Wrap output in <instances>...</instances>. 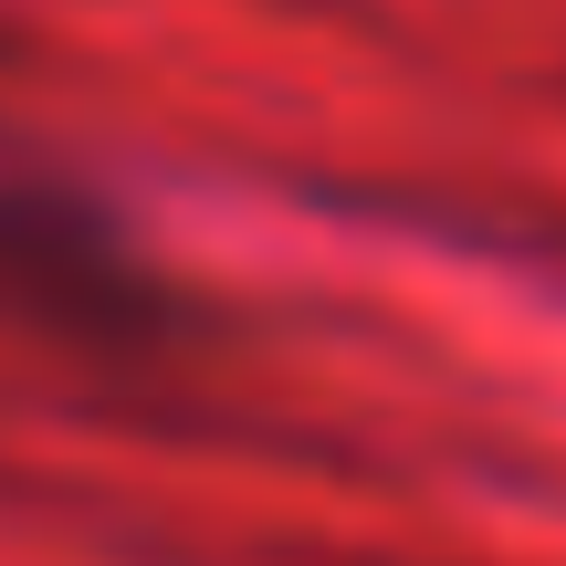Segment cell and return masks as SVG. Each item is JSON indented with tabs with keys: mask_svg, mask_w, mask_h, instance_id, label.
<instances>
[{
	"mask_svg": "<svg viewBox=\"0 0 566 566\" xmlns=\"http://www.w3.org/2000/svg\"><path fill=\"white\" fill-rule=\"evenodd\" d=\"M0 315L42 325L63 346H168V283L126 252V231L95 200L42 179H0Z\"/></svg>",
	"mask_w": 566,
	"mask_h": 566,
	"instance_id": "6da1fadb",
	"label": "cell"
}]
</instances>
